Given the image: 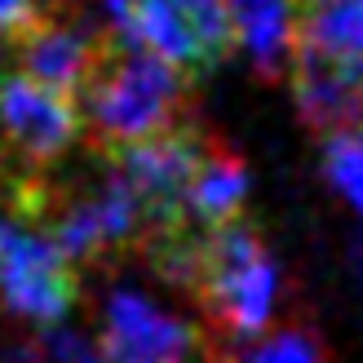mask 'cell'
Wrapping results in <instances>:
<instances>
[{"instance_id":"12","label":"cell","mask_w":363,"mask_h":363,"mask_svg":"<svg viewBox=\"0 0 363 363\" xmlns=\"http://www.w3.org/2000/svg\"><path fill=\"white\" fill-rule=\"evenodd\" d=\"M293 45L363 58V0H293Z\"/></svg>"},{"instance_id":"6","label":"cell","mask_w":363,"mask_h":363,"mask_svg":"<svg viewBox=\"0 0 363 363\" xmlns=\"http://www.w3.org/2000/svg\"><path fill=\"white\" fill-rule=\"evenodd\" d=\"M111 363H191L204 350L195 323L160 311L133 288H116L102 306V346Z\"/></svg>"},{"instance_id":"19","label":"cell","mask_w":363,"mask_h":363,"mask_svg":"<svg viewBox=\"0 0 363 363\" xmlns=\"http://www.w3.org/2000/svg\"><path fill=\"white\" fill-rule=\"evenodd\" d=\"M208 363H244V354L226 350V341H217V346H208Z\"/></svg>"},{"instance_id":"17","label":"cell","mask_w":363,"mask_h":363,"mask_svg":"<svg viewBox=\"0 0 363 363\" xmlns=\"http://www.w3.org/2000/svg\"><path fill=\"white\" fill-rule=\"evenodd\" d=\"M102 13H106V23H111V31H116V35H124V40H133L138 0H102Z\"/></svg>"},{"instance_id":"18","label":"cell","mask_w":363,"mask_h":363,"mask_svg":"<svg viewBox=\"0 0 363 363\" xmlns=\"http://www.w3.org/2000/svg\"><path fill=\"white\" fill-rule=\"evenodd\" d=\"M0 363H49L45 341L40 346H35V341H5V346H0Z\"/></svg>"},{"instance_id":"16","label":"cell","mask_w":363,"mask_h":363,"mask_svg":"<svg viewBox=\"0 0 363 363\" xmlns=\"http://www.w3.org/2000/svg\"><path fill=\"white\" fill-rule=\"evenodd\" d=\"M49 13V0H0V35L18 40Z\"/></svg>"},{"instance_id":"20","label":"cell","mask_w":363,"mask_h":363,"mask_svg":"<svg viewBox=\"0 0 363 363\" xmlns=\"http://www.w3.org/2000/svg\"><path fill=\"white\" fill-rule=\"evenodd\" d=\"M359 266H363V252H359Z\"/></svg>"},{"instance_id":"3","label":"cell","mask_w":363,"mask_h":363,"mask_svg":"<svg viewBox=\"0 0 363 363\" xmlns=\"http://www.w3.org/2000/svg\"><path fill=\"white\" fill-rule=\"evenodd\" d=\"M0 301L35 323H58L80 301V270L40 226L0 217Z\"/></svg>"},{"instance_id":"4","label":"cell","mask_w":363,"mask_h":363,"mask_svg":"<svg viewBox=\"0 0 363 363\" xmlns=\"http://www.w3.org/2000/svg\"><path fill=\"white\" fill-rule=\"evenodd\" d=\"M213 133H204L195 120H182L173 124L169 133L147 138V142H133V147H120V151H106L111 169L138 191L142 208H147V235L160 226H177L186 222V195H191V182L204 164V155L213 151Z\"/></svg>"},{"instance_id":"1","label":"cell","mask_w":363,"mask_h":363,"mask_svg":"<svg viewBox=\"0 0 363 363\" xmlns=\"http://www.w3.org/2000/svg\"><path fill=\"white\" fill-rule=\"evenodd\" d=\"M186 94H191L186 71H177L160 53L116 35L102 67H98V76L80 94L94 147L106 155V151H120V147H133V142L169 133L173 124L191 120Z\"/></svg>"},{"instance_id":"14","label":"cell","mask_w":363,"mask_h":363,"mask_svg":"<svg viewBox=\"0 0 363 363\" xmlns=\"http://www.w3.org/2000/svg\"><path fill=\"white\" fill-rule=\"evenodd\" d=\"M323 169H328L333 186L350 199L363 217V124L346 133H333L328 138V151H323Z\"/></svg>"},{"instance_id":"7","label":"cell","mask_w":363,"mask_h":363,"mask_svg":"<svg viewBox=\"0 0 363 363\" xmlns=\"http://www.w3.org/2000/svg\"><path fill=\"white\" fill-rule=\"evenodd\" d=\"M116 31L94 27V23H62V18L45 13L31 31H23L13 40V58L23 62L27 76L45 80L62 94H84L89 80L98 76V67L111 49Z\"/></svg>"},{"instance_id":"8","label":"cell","mask_w":363,"mask_h":363,"mask_svg":"<svg viewBox=\"0 0 363 363\" xmlns=\"http://www.w3.org/2000/svg\"><path fill=\"white\" fill-rule=\"evenodd\" d=\"M293 94L297 111L315 133L333 138L363 124V58H341L311 45H293Z\"/></svg>"},{"instance_id":"13","label":"cell","mask_w":363,"mask_h":363,"mask_svg":"<svg viewBox=\"0 0 363 363\" xmlns=\"http://www.w3.org/2000/svg\"><path fill=\"white\" fill-rule=\"evenodd\" d=\"M244 363H333L328 350L315 328L306 323H288V328H275L270 337H257L244 350Z\"/></svg>"},{"instance_id":"2","label":"cell","mask_w":363,"mask_h":363,"mask_svg":"<svg viewBox=\"0 0 363 363\" xmlns=\"http://www.w3.org/2000/svg\"><path fill=\"white\" fill-rule=\"evenodd\" d=\"M226 346L262 337L279 301V266L248 217H230L204 230V270L191 293Z\"/></svg>"},{"instance_id":"11","label":"cell","mask_w":363,"mask_h":363,"mask_svg":"<svg viewBox=\"0 0 363 363\" xmlns=\"http://www.w3.org/2000/svg\"><path fill=\"white\" fill-rule=\"evenodd\" d=\"M133 45L160 53L164 62H173L177 71H186L195 80L199 71H213L208 67V53L199 45V35L191 27L186 9L177 0H138V18H133Z\"/></svg>"},{"instance_id":"9","label":"cell","mask_w":363,"mask_h":363,"mask_svg":"<svg viewBox=\"0 0 363 363\" xmlns=\"http://www.w3.org/2000/svg\"><path fill=\"white\" fill-rule=\"evenodd\" d=\"M240 49L252 58L257 76L275 80L293 62V0H230Z\"/></svg>"},{"instance_id":"5","label":"cell","mask_w":363,"mask_h":363,"mask_svg":"<svg viewBox=\"0 0 363 363\" xmlns=\"http://www.w3.org/2000/svg\"><path fill=\"white\" fill-rule=\"evenodd\" d=\"M76 94H62L27 71H0V133L23 169H53L84 133Z\"/></svg>"},{"instance_id":"15","label":"cell","mask_w":363,"mask_h":363,"mask_svg":"<svg viewBox=\"0 0 363 363\" xmlns=\"http://www.w3.org/2000/svg\"><path fill=\"white\" fill-rule=\"evenodd\" d=\"M45 354L49 363H111L102 350H94L80 333H67V328H53L45 337Z\"/></svg>"},{"instance_id":"10","label":"cell","mask_w":363,"mask_h":363,"mask_svg":"<svg viewBox=\"0 0 363 363\" xmlns=\"http://www.w3.org/2000/svg\"><path fill=\"white\" fill-rule=\"evenodd\" d=\"M248 199V169L244 160L235 155L230 147L213 142V151L204 155L195 182H191V195H186V222L195 226H222L230 217H240Z\"/></svg>"}]
</instances>
